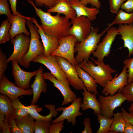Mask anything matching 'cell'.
Masks as SVG:
<instances>
[{
  "label": "cell",
  "instance_id": "1",
  "mask_svg": "<svg viewBox=\"0 0 133 133\" xmlns=\"http://www.w3.org/2000/svg\"><path fill=\"white\" fill-rule=\"evenodd\" d=\"M34 7L36 15L40 20V27L46 34L58 39L69 35V32L71 25L69 19L57 14L52 16L51 13L44 12L37 8L33 1L27 0Z\"/></svg>",
  "mask_w": 133,
  "mask_h": 133
},
{
  "label": "cell",
  "instance_id": "2",
  "mask_svg": "<svg viewBox=\"0 0 133 133\" xmlns=\"http://www.w3.org/2000/svg\"><path fill=\"white\" fill-rule=\"evenodd\" d=\"M108 28L107 27L100 33H98L99 28L92 27L89 33L84 39L76 43L74 52L77 53L75 58L78 64L84 60L87 62L89 61L90 54L96 50L101 37Z\"/></svg>",
  "mask_w": 133,
  "mask_h": 133
},
{
  "label": "cell",
  "instance_id": "3",
  "mask_svg": "<svg viewBox=\"0 0 133 133\" xmlns=\"http://www.w3.org/2000/svg\"><path fill=\"white\" fill-rule=\"evenodd\" d=\"M90 58L93 62L84 60L78 65L94 79L97 83L103 88L107 83L113 78L112 74L116 73V71L108 64H105L92 58Z\"/></svg>",
  "mask_w": 133,
  "mask_h": 133
},
{
  "label": "cell",
  "instance_id": "4",
  "mask_svg": "<svg viewBox=\"0 0 133 133\" xmlns=\"http://www.w3.org/2000/svg\"><path fill=\"white\" fill-rule=\"evenodd\" d=\"M26 24L29 29L31 34V39L29 50L24 55L19 63L20 65L28 68L30 62L37 56L43 54L44 48L40 40V36L38 28L30 20L27 19Z\"/></svg>",
  "mask_w": 133,
  "mask_h": 133
},
{
  "label": "cell",
  "instance_id": "5",
  "mask_svg": "<svg viewBox=\"0 0 133 133\" xmlns=\"http://www.w3.org/2000/svg\"><path fill=\"white\" fill-rule=\"evenodd\" d=\"M59 46L50 55L61 57L68 61L75 67L78 64L74 57V48L77 42L76 37L69 34L58 40Z\"/></svg>",
  "mask_w": 133,
  "mask_h": 133
},
{
  "label": "cell",
  "instance_id": "6",
  "mask_svg": "<svg viewBox=\"0 0 133 133\" xmlns=\"http://www.w3.org/2000/svg\"><path fill=\"white\" fill-rule=\"evenodd\" d=\"M102 41L98 45L96 50L92 53L93 57L97 58L96 61L104 62L105 57H108L110 54L111 48L116 36L119 34L117 29L114 27L109 28Z\"/></svg>",
  "mask_w": 133,
  "mask_h": 133
},
{
  "label": "cell",
  "instance_id": "7",
  "mask_svg": "<svg viewBox=\"0 0 133 133\" xmlns=\"http://www.w3.org/2000/svg\"><path fill=\"white\" fill-rule=\"evenodd\" d=\"M55 60L65 74L70 85L75 90H80L86 87L79 77L75 67L66 59L61 57L54 56Z\"/></svg>",
  "mask_w": 133,
  "mask_h": 133
},
{
  "label": "cell",
  "instance_id": "8",
  "mask_svg": "<svg viewBox=\"0 0 133 133\" xmlns=\"http://www.w3.org/2000/svg\"><path fill=\"white\" fill-rule=\"evenodd\" d=\"M98 100L101 105V114L106 117L111 118L113 116L115 109L121 106L126 99L120 92L118 91L116 94L112 96L99 95Z\"/></svg>",
  "mask_w": 133,
  "mask_h": 133
},
{
  "label": "cell",
  "instance_id": "9",
  "mask_svg": "<svg viewBox=\"0 0 133 133\" xmlns=\"http://www.w3.org/2000/svg\"><path fill=\"white\" fill-rule=\"evenodd\" d=\"M31 38L23 33L16 35L11 43L14 47V51L10 56L7 59L8 63L15 60L20 63L24 55L29 49Z\"/></svg>",
  "mask_w": 133,
  "mask_h": 133
},
{
  "label": "cell",
  "instance_id": "10",
  "mask_svg": "<svg viewBox=\"0 0 133 133\" xmlns=\"http://www.w3.org/2000/svg\"><path fill=\"white\" fill-rule=\"evenodd\" d=\"M91 21L85 16L75 17L71 19L72 26L70 29L69 34L72 35L80 42L84 39L89 33L91 28Z\"/></svg>",
  "mask_w": 133,
  "mask_h": 133
},
{
  "label": "cell",
  "instance_id": "11",
  "mask_svg": "<svg viewBox=\"0 0 133 133\" xmlns=\"http://www.w3.org/2000/svg\"><path fill=\"white\" fill-rule=\"evenodd\" d=\"M82 99L80 97L77 98L69 106L66 107H60L56 109L57 111H62V112L58 117L52 121L51 123H55L66 119L68 123L71 122L73 126H75L76 124V117L83 114L80 111L82 102Z\"/></svg>",
  "mask_w": 133,
  "mask_h": 133
},
{
  "label": "cell",
  "instance_id": "12",
  "mask_svg": "<svg viewBox=\"0 0 133 133\" xmlns=\"http://www.w3.org/2000/svg\"><path fill=\"white\" fill-rule=\"evenodd\" d=\"M32 62L40 63L45 66L58 80L69 82L65 74L56 61L54 56L50 54L48 56L41 54L35 58Z\"/></svg>",
  "mask_w": 133,
  "mask_h": 133
},
{
  "label": "cell",
  "instance_id": "13",
  "mask_svg": "<svg viewBox=\"0 0 133 133\" xmlns=\"http://www.w3.org/2000/svg\"><path fill=\"white\" fill-rule=\"evenodd\" d=\"M44 79L49 80L53 83V85L60 92L63 97L62 105H66L73 102L77 98L76 95L71 89L69 82H64L57 79L50 72H45L42 74Z\"/></svg>",
  "mask_w": 133,
  "mask_h": 133
},
{
  "label": "cell",
  "instance_id": "14",
  "mask_svg": "<svg viewBox=\"0 0 133 133\" xmlns=\"http://www.w3.org/2000/svg\"><path fill=\"white\" fill-rule=\"evenodd\" d=\"M0 93L8 97L12 101L20 96H30L33 94L32 88L24 89L16 86L4 74L0 82Z\"/></svg>",
  "mask_w": 133,
  "mask_h": 133
},
{
  "label": "cell",
  "instance_id": "15",
  "mask_svg": "<svg viewBox=\"0 0 133 133\" xmlns=\"http://www.w3.org/2000/svg\"><path fill=\"white\" fill-rule=\"evenodd\" d=\"M118 74L117 73L114 78L107 83L102 90V94H104L105 96L114 95L128 84V73L125 65L121 73L118 76Z\"/></svg>",
  "mask_w": 133,
  "mask_h": 133
},
{
  "label": "cell",
  "instance_id": "16",
  "mask_svg": "<svg viewBox=\"0 0 133 133\" xmlns=\"http://www.w3.org/2000/svg\"><path fill=\"white\" fill-rule=\"evenodd\" d=\"M12 74L15 80L14 84L19 87L27 89L30 87V82L32 78L37 74L38 70L32 72L22 70L19 67L18 63L15 60L12 61Z\"/></svg>",
  "mask_w": 133,
  "mask_h": 133
},
{
  "label": "cell",
  "instance_id": "17",
  "mask_svg": "<svg viewBox=\"0 0 133 133\" xmlns=\"http://www.w3.org/2000/svg\"><path fill=\"white\" fill-rule=\"evenodd\" d=\"M31 18L21 15L12 14L9 21L11 24L9 32L11 40L13 39L16 35L22 33L27 36H30V33L27 29L25 23L27 19L30 20Z\"/></svg>",
  "mask_w": 133,
  "mask_h": 133
},
{
  "label": "cell",
  "instance_id": "18",
  "mask_svg": "<svg viewBox=\"0 0 133 133\" xmlns=\"http://www.w3.org/2000/svg\"><path fill=\"white\" fill-rule=\"evenodd\" d=\"M38 70V73L35 77L33 83L30 86L33 92V97L31 103L32 105L36 104L41 93H46L47 91V84L42 75L44 72L42 66H40Z\"/></svg>",
  "mask_w": 133,
  "mask_h": 133
},
{
  "label": "cell",
  "instance_id": "19",
  "mask_svg": "<svg viewBox=\"0 0 133 133\" xmlns=\"http://www.w3.org/2000/svg\"><path fill=\"white\" fill-rule=\"evenodd\" d=\"M30 20L34 23L38 28V31L44 48L43 55L45 56L50 55L58 47L59 45L58 39L45 33L34 17L32 18Z\"/></svg>",
  "mask_w": 133,
  "mask_h": 133
},
{
  "label": "cell",
  "instance_id": "20",
  "mask_svg": "<svg viewBox=\"0 0 133 133\" xmlns=\"http://www.w3.org/2000/svg\"><path fill=\"white\" fill-rule=\"evenodd\" d=\"M82 92L83 98L81 108L83 111L91 109L94 111V114L97 115L101 113V105L97 98L96 94L88 91L86 88Z\"/></svg>",
  "mask_w": 133,
  "mask_h": 133
},
{
  "label": "cell",
  "instance_id": "21",
  "mask_svg": "<svg viewBox=\"0 0 133 133\" xmlns=\"http://www.w3.org/2000/svg\"><path fill=\"white\" fill-rule=\"evenodd\" d=\"M70 3L75 10L77 17L85 16L91 21H93L100 12L99 9L96 7H87L81 3L80 0H70Z\"/></svg>",
  "mask_w": 133,
  "mask_h": 133
},
{
  "label": "cell",
  "instance_id": "22",
  "mask_svg": "<svg viewBox=\"0 0 133 133\" xmlns=\"http://www.w3.org/2000/svg\"><path fill=\"white\" fill-rule=\"evenodd\" d=\"M117 30L124 41L123 47L128 49V57H129L133 54V24L119 25Z\"/></svg>",
  "mask_w": 133,
  "mask_h": 133
},
{
  "label": "cell",
  "instance_id": "23",
  "mask_svg": "<svg viewBox=\"0 0 133 133\" xmlns=\"http://www.w3.org/2000/svg\"><path fill=\"white\" fill-rule=\"evenodd\" d=\"M47 12L63 14L69 19L76 17V12L70 5V0H60L54 6L48 9Z\"/></svg>",
  "mask_w": 133,
  "mask_h": 133
},
{
  "label": "cell",
  "instance_id": "24",
  "mask_svg": "<svg viewBox=\"0 0 133 133\" xmlns=\"http://www.w3.org/2000/svg\"><path fill=\"white\" fill-rule=\"evenodd\" d=\"M38 105L31 104L27 106L28 108L29 114L35 120H41L46 121L50 122L52 121L53 117H56L58 114L56 111L54 105L52 104H46L44 107L48 108L50 111V114L46 116H42L39 114L37 112L36 108Z\"/></svg>",
  "mask_w": 133,
  "mask_h": 133
},
{
  "label": "cell",
  "instance_id": "25",
  "mask_svg": "<svg viewBox=\"0 0 133 133\" xmlns=\"http://www.w3.org/2000/svg\"><path fill=\"white\" fill-rule=\"evenodd\" d=\"M75 67L79 77L83 81L87 90L91 93L98 94V92L95 80L90 74L81 68L78 64H77Z\"/></svg>",
  "mask_w": 133,
  "mask_h": 133
},
{
  "label": "cell",
  "instance_id": "26",
  "mask_svg": "<svg viewBox=\"0 0 133 133\" xmlns=\"http://www.w3.org/2000/svg\"><path fill=\"white\" fill-rule=\"evenodd\" d=\"M34 119L29 114L20 119L15 120L22 133H33L35 130Z\"/></svg>",
  "mask_w": 133,
  "mask_h": 133
},
{
  "label": "cell",
  "instance_id": "27",
  "mask_svg": "<svg viewBox=\"0 0 133 133\" xmlns=\"http://www.w3.org/2000/svg\"><path fill=\"white\" fill-rule=\"evenodd\" d=\"M113 116V120L108 133H124L126 122L122 112L114 113Z\"/></svg>",
  "mask_w": 133,
  "mask_h": 133
},
{
  "label": "cell",
  "instance_id": "28",
  "mask_svg": "<svg viewBox=\"0 0 133 133\" xmlns=\"http://www.w3.org/2000/svg\"><path fill=\"white\" fill-rule=\"evenodd\" d=\"M13 107L11 115L15 120H19L29 114L27 106L23 104L18 98L12 101Z\"/></svg>",
  "mask_w": 133,
  "mask_h": 133
},
{
  "label": "cell",
  "instance_id": "29",
  "mask_svg": "<svg viewBox=\"0 0 133 133\" xmlns=\"http://www.w3.org/2000/svg\"><path fill=\"white\" fill-rule=\"evenodd\" d=\"M116 14L114 20L107 25L108 28L116 24L119 25L133 24V12L129 13L120 10Z\"/></svg>",
  "mask_w": 133,
  "mask_h": 133
},
{
  "label": "cell",
  "instance_id": "30",
  "mask_svg": "<svg viewBox=\"0 0 133 133\" xmlns=\"http://www.w3.org/2000/svg\"><path fill=\"white\" fill-rule=\"evenodd\" d=\"M13 107L12 101L7 96L0 94V113L4 115L5 117H8L11 114Z\"/></svg>",
  "mask_w": 133,
  "mask_h": 133
},
{
  "label": "cell",
  "instance_id": "31",
  "mask_svg": "<svg viewBox=\"0 0 133 133\" xmlns=\"http://www.w3.org/2000/svg\"><path fill=\"white\" fill-rule=\"evenodd\" d=\"M97 120L100 124V127L96 133H107L110 131L113 118H108L99 113L97 115Z\"/></svg>",
  "mask_w": 133,
  "mask_h": 133
},
{
  "label": "cell",
  "instance_id": "32",
  "mask_svg": "<svg viewBox=\"0 0 133 133\" xmlns=\"http://www.w3.org/2000/svg\"><path fill=\"white\" fill-rule=\"evenodd\" d=\"M11 24L9 21H3L0 27V44L5 43L11 39L9 34Z\"/></svg>",
  "mask_w": 133,
  "mask_h": 133
},
{
  "label": "cell",
  "instance_id": "33",
  "mask_svg": "<svg viewBox=\"0 0 133 133\" xmlns=\"http://www.w3.org/2000/svg\"><path fill=\"white\" fill-rule=\"evenodd\" d=\"M35 133H49L50 129L52 124L50 122L41 120H36Z\"/></svg>",
  "mask_w": 133,
  "mask_h": 133
},
{
  "label": "cell",
  "instance_id": "34",
  "mask_svg": "<svg viewBox=\"0 0 133 133\" xmlns=\"http://www.w3.org/2000/svg\"><path fill=\"white\" fill-rule=\"evenodd\" d=\"M129 102H133V81L128 84L119 91Z\"/></svg>",
  "mask_w": 133,
  "mask_h": 133
},
{
  "label": "cell",
  "instance_id": "35",
  "mask_svg": "<svg viewBox=\"0 0 133 133\" xmlns=\"http://www.w3.org/2000/svg\"><path fill=\"white\" fill-rule=\"evenodd\" d=\"M6 55L0 49V82L1 80L3 75H4L8 66Z\"/></svg>",
  "mask_w": 133,
  "mask_h": 133
},
{
  "label": "cell",
  "instance_id": "36",
  "mask_svg": "<svg viewBox=\"0 0 133 133\" xmlns=\"http://www.w3.org/2000/svg\"><path fill=\"white\" fill-rule=\"evenodd\" d=\"M124 63L128 73L127 83H130L133 81V57L126 59Z\"/></svg>",
  "mask_w": 133,
  "mask_h": 133
},
{
  "label": "cell",
  "instance_id": "37",
  "mask_svg": "<svg viewBox=\"0 0 133 133\" xmlns=\"http://www.w3.org/2000/svg\"><path fill=\"white\" fill-rule=\"evenodd\" d=\"M11 14L7 0H0V15H6L9 21Z\"/></svg>",
  "mask_w": 133,
  "mask_h": 133
},
{
  "label": "cell",
  "instance_id": "38",
  "mask_svg": "<svg viewBox=\"0 0 133 133\" xmlns=\"http://www.w3.org/2000/svg\"><path fill=\"white\" fill-rule=\"evenodd\" d=\"M8 117L0 113V127L2 133H11L8 124Z\"/></svg>",
  "mask_w": 133,
  "mask_h": 133
},
{
  "label": "cell",
  "instance_id": "39",
  "mask_svg": "<svg viewBox=\"0 0 133 133\" xmlns=\"http://www.w3.org/2000/svg\"><path fill=\"white\" fill-rule=\"evenodd\" d=\"M34 1L36 6L41 7L44 6L51 8L54 6L60 0H29Z\"/></svg>",
  "mask_w": 133,
  "mask_h": 133
},
{
  "label": "cell",
  "instance_id": "40",
  "mask_svg": "<svg viewBox=\"0 0 133 133\" xmlns=\"http://www.w3.org/2000/svg\"><path fill=\"white\" fill-rule=\"evenodd\" d=\"M110 12L112 13L117 14L120 10L124 0H108Z\"/></svg>",
  "mask_w": 133,
  "mask_h": 133
},
{
  "label": "cell",
  "instance_id": "41",
  "mask_svg": "<svg viewBox=\"0 0 133 133\" xmlns=\"http://www.w3.org/2000/svg\"><path fill=\"white\" fill-rule=\"evenodd\" d=\"M8 122L11 133H22L21 131L17 124L15 120L11 115L8 116Z\"/></svg>",
  "mask_w": 133,
  "mask_h": 133
},
{
  "label": "cell",
  "instance_id": "42",
  "mask_svg": "<svg viewBox=\"0 0 133 133\" xmlns=\"http://www.w3.org/2000/svg\"><path fill=\"white\" fill-rule=\"evenodd\" d=\"M65 120L52 124L50 126L49 133H59L64 127Z\"/></svg>",
  "mask_w": 133,
  "mask_h": 133
},
{
  "label": "cell",
  "instance_id": "43",
  "mask_svg": "<svg viewBox=\"0 0 133 133\" xmlns=\"http://www.w3.org/2000/svg\"><path fill=\"white\" fill-rule=\"evenodd\" d=\"M120 8L125 12L130 13L133 12V0H127L123 3Z\"/></svg>",
  "mask_w": 133,
  "mask_h": 133
},
{
  "label": "cell",
  "instance_id": "44",
  "mask_svg": "<svg viewBox=\"0 0 133 133\" xmlns=\"http://www.w3.org/2000/svg\"><path fill=\"white\" fill-rule=\"evenodd\" d=\"M83 125L85 126L84 129L82 131V133H92V129L91 126L90 120L88 117L85 118L83 121Z\"/></svg>",
  "mask_w": 133,
  "mask_h": 133
},
{
  "label": "cell",
  "instance_id": "45",
  "mask_svg": "<svg viewBox=\"0 0 133 133\" xmlns=\"http://www.w3.org/2000/svg\"><path fill=\"white\" fill-rule=\"evenodd\" d=\"M81 3L86 6L88 4H90L93 7L100 9L101 6V3L99 0H80Z\"/></svg>",
  "mask_w": 133,
  "mask_h": 133
},
{
  "label": "cell",
  "instance_id": "46",
  "mask_svg": "<svg viewBox=\"0 0 133 133\" xmlns=\"http://www.w3.org/2000/svg\"><path fill=\"white\" fill-rule=\"evenodd\" d=\"M123 118L125 121L133 125V115L128 112L124 108L121 109Z\"/></svg>",
  "mask_w": 133,
  "mask_h": 133
},
{
  "label": "cell",
  "instance_id": "47",
  "mask_svg": "<svg viewBox=\"0 0 133 133\" xmlns=\"http://www.w3.org/2000/svg\"><path fill=\"white\" fill-rule=\"evenodd\" d=\"M10 5L13 14L20 15L19 13L17 10V0H9Z\"/></svg>",
  "mask_w": 133,
  "mask_h": 133
},
{
  "label": "cell",
  "instance_id": "48",
  "mask_svg": "<svg viewBox=\"0 0 133 133\" xmlns=\"http://www.w3.org/2000/svg\"><path fill=\"white\" fill-rule=\"evenodd\" d=\"M124 133H133V125L126 121Z\"/></svg>",
  "mask_w": 133,
  "mask_h": 133
},
{
  "label": "cell",
  "instance_id": "49",
  "mask_svg": "<svg viewBox=\"0 0 133 133\" xmlns=\"http://www.w3.org/2000/svg\"><path fill=\"white\" fill-rule=\"evenodd\" d=\"M129 113L133 115V102L131 103V105L128 109Z\"/></svg>",
  "mask_w": 133,
  "mask_h": 133
},
{
  "label": "cell",
  "instance_id": "50",
  "mask_svg": "<svg viewBox=\"0 0 133 133\" xmlns=\"http://www.w3.org/2000/svg\"><path fill=\"white\" fill-rule=\"evenodd\" d=\"M127 0H124V1H126Z\"/></svg>",
  "mask_w": 133,
  "mask_h": 133
}]
</instances>
